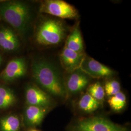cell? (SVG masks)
Instances as JSON below:
<instances>
[{"label": "cell", "instance_id": "obj_1", "mask_svg": "<svg viewBox=\"0 0 131 131\" xmlns=\"http://www.w3.org/2000/svg\"><path fill=\"white\" fill-rule=\"evenodd\" d=\"M32 70L35 81L48 93L60 97L66 95V89L61 76L51 63L44 60L35 61Z\"/></svg>", "mask_w": 131, "mask_h": 131}, {"label": "cell", "instance_id": "obj_2", "mask_svg": "<svg viewBox=\"0 0 131 131\" xmlns=\"http://www.w3.org/2000/svg\"><path fill=\"white\" fill-rule=\"evenodd\" d=\"M0 16L18 32L24 34L30 20V11L27 5L18 1L0 3Z\"/></svg>", "mask_w": 131, "mask_h": 131}, {"label": "cell", "instance_id": "obj_3", "mask_svg": "<svg viewBox=\"0 0 131 131\" xmlns=\"http://www.w3.org/2000/svg\"><path fill=\"white\" fill-rule=\"evenodd\" d=\"M65 35V28L60 21L47 19L38 26L36 33V40L42 46L55 45L62 41Z\"/></svg>", "mask_w": 131, "mask_h": 131}, {"label": "cell", "instance_id": "obj_4", "mask_svg": "<svg viewBox=\"0 0 131 131\" xmlns=\"http://www.w3.org/2000/svg\"><path fill=\"white\" fill-rule=\"evenodd\" d=\"M72 131H127L124 127L115 124L103 117L86 118L77 122Z\"/></svg>", "mask_w": 131, "mask_h": 131}, {"label": "cell", "instance_id": "obj_5", "mask_svg": "<svg viewBox=\"0 0 131 131\" xmlns=\"http://www.w3.org/2000/svg\"><path fill=\"white\" fill-rule=\"evenodd\" d=\"M39 10L41 13L62 19H75L78 16L77 10L73 6L61 0L43 1Z\"/></svg>", "mask_w": 131, "mask_h": 131}, {"label": "cell", "instance_id": "obj_6", "mask_svg": "<svg viewBox=\"0 0 131 131\" xmlns=\"http://www.w3.org/2000/svg\"><path fill=\"white\" fill-rule=\"evenodd\" d=\"M27 65L24 58H16L9 62L5 69L0 73V81L12 83L26 74Z\"/></svg>", "mask_w": 131, "mask_h": 131}, {"label": "cell", "instance_id": "obj_7", "mask_svg": "<svg viewBox=\"0 0 131 131\" xmlns=\"http://www.w3.org/2000/svg\"><path fill=\"white\" fill-rule=\"evenodd\" d=\"M80 70L83 71L89 77L93 78H107L112 76L114 71L92 58H84Z\"/></svg>", "mask_w": 131, "mask_h": 131}, {"label": "cell", "instance_id": "obj_8", "mask_svg": "<svg viewBox=\"0 0 131 131\" xmlns=\"http://www.w3.org/2000/svg\"><path fill=\"white\" fill-rule=\"evenodd\" d=\"M25 99L27 105L48 108L52 105L51 97L36 84H29L26 87Z\"/></svg>", "mask_w": 131, "mask_h": 131}, {"label": "cell", "instance_id": "obj_9", "mask_svg": "<svg viewBox=\"0 0 131 131\" xmlns=\"http://www.w3.org/2000/svg\"><path fill=\"white\" fill-rule=\"evenodd\" d=\"M85 57L84 52H75L64 47L60 58L63 68L70 73L79 69Z\"/></svg>", "mask_w": 131, "mask_h": 131}, {"label": "cell", "instance_id": "obj_10", "mask_svg": "<svg viewBox=\"0 0 131 131\" xmlns=\"http://www.w3.org/2000/svg\"><path fill=\"white\" fill-rule=\"evenodd\" d=\"M20 45L18 35L11 28L0 27V49L7 52H15Z\"/></svg>", "mask_w": 131, "mask_h": 131}, {"label": "cell", "instance_id": "obj_11", "mask_svg": "<svg viewBox=\"0 0 131 131\" xmlns=\"http://www.w3.org/2000/svg\"><path fill=\"white\" fill-rule=\"evenodd\" d=\"M90 77L80 69L70 73L66 81L68 90L72 93L79 92L89 84Z\"/></svg>", "mask_w": 131, "mask_h": 131}, {"label": "cell", "instance_id": "obj_12", "mask_svg": "<svg viewBox=\"0 0 131 131\" xmlns=\"http://www.w3.org/2000/svg\"><path fill=\"white\" fill-rule=\"evenodd\" d=\"M48 109L37 106L27 105L24 114L26 124L32 127L40 125L47 113Z\"/></svg>", "mask_w": 131, "mask_h": 131}, {"label": "cell", "instance_id": "obj_13", "mask_svg": "<svg viewBox=\"0 0 131 131\" xmlns=\"http://www.w3.org/2000/svg\"><path fill=\"white\" fill-rule=\"evenodd\" d=\"M17 102L14 91L8 86L0 84V111L13 107Z\"/></svg>", "mask_w": 131, "mask_h": 131}, {"label": "cell", "instance_id": "obj_14", "mask_svg": "<svg viewBox=\"0 0 131 131\" xmlns=\"http://www.w3.org/2000/svg\"><path fill=\"white\" fill-rule=\"evenodd\" d=\"M21 122L19 116L10 114L0 118V131H20Z\"/></svg>", "mask_w": 131, "mask_h": 131}, {"label": "cell", "instance_id": "obj_15", "mask_svg": "<svg viewBox=\"0 0 131 131\" xmlns=\"http://www.w3.org/2000/svg\"><path fill=\"white\" fill-rule=\"evenodd\" d=\"M65 47L77 52H83V39L79 29L75 27L68 37Z\"/></svg>", "mask_w": 131, "mask_h": 131}, {"label": "cell", "instance_id": "obj_16", "mask_svg": "<svg viewBox=\"0 0 131 131\" xmlns=\"http://www.w3.org/2000/svg\"><path fill=\"white\" fill-rule=\"evenodd\" d=\"M101 103L93 98L88 92L80 98L78 102L80 109L85 112L91 113L100 107Z\"/></svg>", "mask_w": 131, "mask_h": 131}, {"label": "cell", "instance_id": "obj_17", "mask_svg": "<svg viewBox=\"0 0 131 131\" xmlns=\"http://www.w3.org/2000/svg\"><path fill=\"white\" fill-rule=\"evenodd\" d=\"M108 103L113 110L119 111L122 110L126 105V97L122 91H120L110 97L108 100Z\"/></svg>", "mask_w": 131, "mask_h": 131}, {"label": "cell", "instance_id": "obj_18", "mask_svg": "<svg viewBox=\"0 0 131 131\" xmlns=\"http://www.w3.org/2000/svg\"><path fill=\"white\" fill-rule=\"evenodd\" d=\"M87 92L100 102L104 100L105 95L103 87L98 82L90 84L88 87Z\"/></svg>", "mask_w": 131, "mask_h": 131}, {"label": "cell", "instance_id": "obj_19", "mask_svg": "<svg viewBox=\"0 0 131 131\" xmlns=\"http://www.w3.org/2000/svg\"><path fill=\"white\" fill-rule=\"evenodd\" d=\"M103 89L105 94L111 97L121 91V85L117 81L113 80L105 83Z\"/></svg>", "mask_w": 131, "mask_h": 131}, {"label": "cell", "instance_id": "obj_20", "mask_svg": "<svg viewBox=\"0 0 131 131\" xmlns=\"http://www.w3.org/2000/svg\"><path fill=\"white\" fill-rule=\"evenodd\" d=\"M3 57H2V56L0 54V66L1 65V64H2V62H3Z\"/></svg>", "mask_w": 131, "mask_h": 131}, {"label": "cell", "instance_id": "obj_21", "mask_svg": "<svg viewBox=\"0 0 131 131\" xmlns=\"http://www.w3.org/2000/svg\"><path fill=\"white\" fill-rule=\"evenodd\" d=\"M30 131H38V130H30Z\"/></svg>", "mask_w": 131, "mask_h": 131}, {"label": "cell", "instance_id": "obj_22", "mask_svg": "<svg viewBox=\"0 0 131 131\" xmlns=\"http://www.w3.org/2000/svg\"><path fill=\"white\" fill-rule=\"evenodd\" d=\"M0 18H1V17H0Z\"/></svg>", "mask_w": 131, "mask_h": 131}]
</instances>
